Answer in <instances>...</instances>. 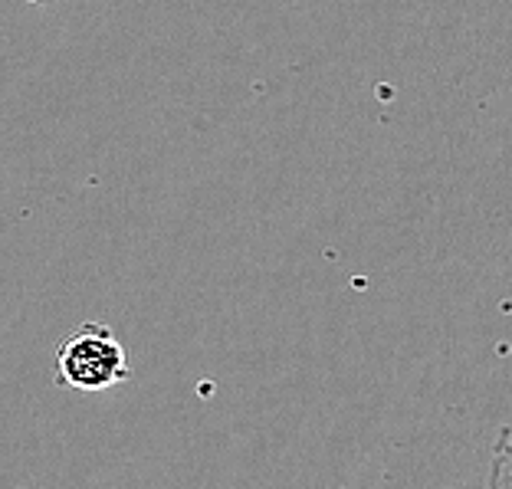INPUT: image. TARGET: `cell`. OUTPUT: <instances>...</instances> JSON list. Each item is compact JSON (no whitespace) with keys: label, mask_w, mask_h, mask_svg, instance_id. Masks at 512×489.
Listing matches in <instances>:
<instances>
[{"label":"cell","mask_w":512,"mask_h":489,"mask_svg":"<svg viewBox=\"0 0 512 489\" xmlns=\"http://www.w3.org/2000/svg\"><path fill=\"white\" fill-rule=\"evenodd\" d=\"M53 378L73 391H106L132 378V362L109 325L86 322L56 348Z\"/></svg>","instance_id":"cell-1"},{"label":"cell","mask_w":512,"mask_h":489,"mask_svg":"<svg viewBox=\"0 0 512 489\" xmlns=\"http://www.w3.org/2000/svg\"><path fill=\"white\" fill-rule=\"evenodd\" d=\"M486 489H512V434L503 427L493 444V463Z\"/></svg>","instance_id":"cell-2"},{"label":"cell","mask_w":512,"mask_h":489,"mask_svg":"<svg viewBox=\"0 0 512 489\" xmlns=\"http://www.w3.org/2000/svg\"><path fill=\"white\" fill-rule=\"evenodd\" d=\"M27 4H46V0H27Z\"/></svg>","instance_id":"cell-3"}]
</instances>
